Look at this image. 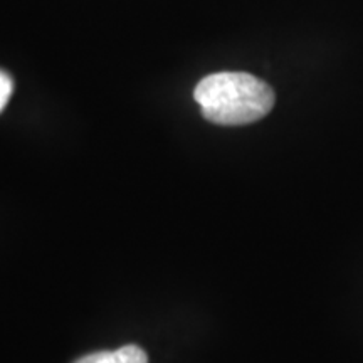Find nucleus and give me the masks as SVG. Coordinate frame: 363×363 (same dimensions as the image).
I'll list each match as a JSON object with an SVG mask.
<instances>
[{"label": "nucleus", "instance_id": "obj_1", "mask_svg": "<svg viewBox=\"0 0 363 363\" xmlns=\"http://www.w3.org/2000/svg\"><path fill=\"white\" fill-rule=\"evenodd\" d=\"M195 101L211 123L249 125L264 118L274 106V91L247 72H216L195 86Z\"/></svg>", "mask_w": 363, "mask_h": 363}, {"label": "nucleus", "instance_id": "obj_2", "mask_svg": "<svg viewBox=\"0 0 363 363\" xmlns=\"http://www.w3.org/2000/svg\"><path fill=\"white\" fill-rule=\"evenodd\" d=\"M74 363H148V357L145 350L136 345H126L118 350L89 353Z\"/></svg>", "mask_w": 363, "mask_h": 363}, {"label": "nucleus", "instance_id": "obj_3", "mask_svg": "<svg viewBox=\"0 0 363 363\" xmlns=\"http://www.w3.org/2000/svg\"><path fill=\"white\" fill-rule=\"evenodd\" d=\"M12 89H13L12 78L7 74V72L0 71V113H2L4 108L7 106L9 99H11Z\"/></svg>", "mask_w": 363, "mask_h": 363}]
</instances>
